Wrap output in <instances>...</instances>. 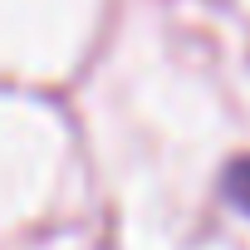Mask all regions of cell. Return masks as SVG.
I'll list each match as a JSON object with an SVG mask.
<instances>
[{"label":"cell","instance_id":"1","mask_svg":"<svg viewBox=\"0 0 250 250\" xmlns=\"http://www.w3.org/2000/svg\"><path fill=\"white\" fill-rule=\"evenodd\" d=\"M230 187H235V201H240V206L250 211V162H245V167L235 172V182H230Z\"/></svg>","mask_w":250,"mask_h":250}]
</instances>
